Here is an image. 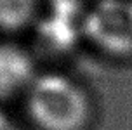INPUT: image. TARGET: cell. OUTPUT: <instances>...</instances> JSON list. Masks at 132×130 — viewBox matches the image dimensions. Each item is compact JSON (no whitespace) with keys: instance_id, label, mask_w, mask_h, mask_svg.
Wrapping results in <instances>:
<instances>
[{"instance_id":"obj_5","label":"cell","mask_w":132,"mask_h":130,"mask_svg":"<svg viewBox=\"0 0 132 130\" xmlns=\"http://www.w3.org/2000/svg\"><path fill=\"white\" fill-rule=\"evenodd\" d=\"M37 12V0H0V28L21 30Z\"/></svg>"},{"instance_id":"obj_2","label":"cell","mask_w":132,"mask_h":130,"mask_svg":"<svg viewBox=\"0 0 132 130\" xmlns=\"http://www.w3.org/2000/svg\"><path fill=\"white\" fill-rule=\"evenodd\" d=\"M84 33L106 54L132 56V0H99L85 14Z\"/></svg>"},{"instance_id":"obj_6","label":"cell","mask_w":132,"mask_h":130,"mask_svg":"<svg viewBox=\"0 0 132 130\" xmlns=\"http://www.w3.org/2000/svg\"><path fill=\"white\" fill-rule=\"evenodd\" d=\"M0 130H19L18 125L12 122V118L5 115L2 109H0Z\"/></svg>"},{"instance_id":"obj_4","label":"cell","mask_w":132,"mask_h":130,"mask_svg":"<svg viewBox=\"0 0 132 130\" xmlns=\"http://www.w3.org/2000/svg\"><path fill=\"white\" fill-rule=\"evenodd\" d=\"M35 78L33 61L28 52L12 44H0V97L28 92Z\"/></svg>"},{"instance_id":"obj_7","label":"cell","mask_w":132,"mask_h":130,"mask_svg":"<svg viewBox=\"0 0 132 130\" xmlns=\"http://www.w3.org/2000/svg\"><path fill=\"white\" fill-rule=\"evenodd\" d=\"M85 0H51V4H70V5H84Z\"/></svg>"},{"instance_id":"obj_1","label":"cell","mask_w":132,"mask_h":130,"mask_svg":"<svg viewBox=\"0 0 132 130\" xmlns=\"http://www.w3.org/2000/svg\"><path fill=\"white\" fill-rule=\"evenodd\" d=\"M26 94L28 113L40 130H84L90 118L85 90L64 75H40Z\"/></svg>"},{"instance_id":"obj_3","label":"cell","mask_w":132,"mask_h":130,"mask_svg":"<svg viewBox=\"0 0 132 130\" xmlns=\"http://www.w3.org/2000/svg\"><path fill=\"white\" fill-rule=\"evenodd\" d=\"M84 19L82 5L51 4L49 16L40 23V37L49 49L64 50L84 33Z\"/></svg>"}]
</instances>
